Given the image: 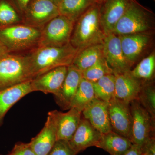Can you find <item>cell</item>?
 <instances>
[{"label":"cell","mask_w":155,"mask_h":155,"mask_svg":"<svg viewBox=\"0 0 155 155\" xmlns=\"http://www.w3.org/2000/svg\"><path fill=\"white\" fill-rule=\"evenodd\" d=\"M69 144V141L58 140L48 155H76Z\"/></svg>","instance_id":"cell-30"},{"label":"cell","mask_w":155,"mask_h":155,"mask_svg":"<svg viewBox=\"0 0 155 155\" xmlns=\"http://www.w3.org/2000/svg\"><path fill=\"white\" fill-rule=\"evenodd\" d=\"M132 0H105L100 5L101 22L106 35L112 33L116 23L127 11Z\"/></svg>","instance_id":"cell-14"},{"label":"cell","mask_w":155,"mask_h":155,"mask_svg":"<svg viewBox=\"0 0 155 155\" xmlns=\"http://www.w3.org/2000/svg\"><path fill=\"white\" fill-rule=\"evenodd\" d=\"M110 74H114V71L104 57L82 72V78L92 83Z\"/></svg>","instance_id":"cell-28"},{"label":"cell","mask_w":155,"mask_h":155,"mask_svg":"<svg viewBox=\"0 0 155 155\" xmlns=\"http://www.w3.org/2000/svg\"><path fill=\"white\" fill-rule=\"evenodd\" d=\"M82 78V72L71 64L67 67V75L62 86L55 95L57 104L62 110H69Z\"/></svg>","instance_id":"cell-15"},{"label":"cell","mask_w":155,"mask_h":155,"mask_svg":"<svg viewBox=\"0 0 155 155\" xmlns=\"http://www.w3.org/2000/svg\"><path fill=\"white\" fill-rule=\"evenodd\" d=\"M108 112L112 130L131 141L132 120L130 104L114 97L108 103Z\"/></svg>","instance_id":"cell-9"},{"label":"cell","mask_w":155,"mask_h":155,"mask_svg":"<svg viewBox=\"0 0 155 155\" xmlns=\"http://www.w3.org/2000/svg\"><path fill=\"white\" fill-rule=\"evenodd\" d=\"M74 24L60 14L53 18L42 29L39 47H61L69 43Z\"/></svg>","instance_id":"cell-7"},{"label":"cell","mask_w":155,"mask_h":155,"mask_svg":"<svg viewBox=\"0 0 155 155\" xmlns=\"http://www.w3.org/2000/svg\"><path fill=\"white\" fill-rule=\"evenodd\" d=\"M95 97L109 103L115 97V76L114 74L105 75L92 83Z\"/></svg>","instance_id":"cell-25"},{"label":"cell","mask_w":155,"mask_h":155,"mask_svg":"<svg viewBox=\"0 0 155 155\" xmlns=\"http://www.w3.org/2000/svg\"><path fill=\"white\" fill-rule=\"evenodd\" d=\"M22 13L31 0H11Z\"/></svg>","instance_id":"cell-34"},{"label":"cell","mask_w":155,"mask_h":155,"mask_svg":"<svg viewBox=\"0 0 155 155\" xmlns=\"http://www.w3.org/2000/svg\"><path fill=\"white\" fill-rule=\"evenodd\" d=\"M130 106L132 120L131 141L143 149L150 140L154 137V119L138 100L132 101Z\"/></svg>","instance_id":"cell-6"},{"label":"cell","mask_w":155,"mask_h":155,"mask_svg":"<svg viewBox=\"0 0 155 155\" xmlns=\"http://www.w3.org/2000/svg\"><path fill=\"white\" fill-rule=\"evenodd\" d=\"M103 54L114 73L130 71L133 66L125 58L119 35L113 33L106 35L103 43Z\"/></svg>","instance_id":"cell-11"},{"label":"cell","mask_w":155,"mask_h":155,"mask_svg":"<svg viewBox=\"0 0 155 155\" xmlns=\"http://www.w3.org/2000/svg\"><path fill=\"white\" fill-rule=\"evenodd\" d=\"M104 1L105 0H93L94 3L99 4V5H101V4H102Z\"/></svg>","instance_id":"cell-36"},{"label":"cell","mask_w":155,"mask_h":155,"mask_svg":"<svg viewBox=\"0 0 155 155\" xmlns=\"http://www.w3.org/2000/svg\"><path fill=\"white\" fill-rule=\"evenodd\" d=\"M21 23L22 11L11 0H0V30Z\"/></svg>","instance_id":"cell-24"},{"label":"cell","mask_w":155,"mask_h":155,"mask_svg":"<svg viewBox=\"0 0 155 155\" xmlns=\"http://www.w3.org/2000/svg\"><path fill=\"white\" fill-rule=\"evenodd\" d=\"M81 114L102 134L112 130L107 102L95 97L84 107Z\"/></svg>","instance_id":"cell-12"},{"label":"cell","mask_w":155,"mask_h":155,"mask_svg":"<svg viewBox=\"0 0 155 155\" xmlns=\"http://www.w3.org/2000/svg\"><path fill=\"white\" fill-rule=\"evenodd\" d=\"M33 92L31 81L0 91V127L10 109L23 97Z\"/></svg>","instance_id":"cell-19"},{"label":"cell","mask_w":155,"mask_h":155,"mask_svg":"<svg viewBox=\"0 0 155 155\" xmlns=\"http://www.w3.org/2000/svg\"><path fill=\"white\" fill-rule=\"evenodd\" d=\"M155 70V53L153 52L149 55L142 59L130 72L134 77L145 81H150L153 77Z\"/></svg>","instance_id":"cell-27"},{"label":"cell","mask_w":155,"mask_h":155,"mask_svg":"<svg viewBox=\"0 0 155 155\" xmlns=\"http://www.w3.org/2000/svg\"><path fill=\"white\" fill-rule=\"evenodd\" d=\"M67 67H57L37 76L31 81L34 91H41L45 94H57L64 83Z\"/></svg>","instance_id":"cell-17"},{"label":"cell","mask_w":155,"mask_h":155,"mask_svg":"<svg viewBox=\"0 0 155 155\" xmlns=\"http://www.w3.org/2000/svg\"><path fill=\"white\" fill-rule=\"evenodd\" d=\"M59 14L58 6L51 0H31L22 12L23 23L42 29Z\"/></svg>","instance_id":"cell-8"},{"label":"cell","mask_w":155,"mask_h":155,"mask_svg":"<svg viewBox=\"0 0 155 155\" xmlns=\"http://www.w3.org/2000/svg\"><path fill=\"white\" fill-rule=\"evenodd\" d=\"M94 4L93 0H61L58 10L60 15L75 23Z\"/></svg>","instance_id":"cell-23"},{"label":"cell","mask_w":155,"mask_h":155,"mask_svg":"<svg viewBox=\"0 0 155 155\" xmlns=\"http://www.w3.org/2000/svg\"><path fill=\"white\" fill-rule=\"evenodd\" d=\"M103 57V44L93 45L79 51L72 65L82 72Z\"/></svg>","instance_id":"cell-22"},{"label":"cell","mask_w":155,"mask_h":155,"mask_svg":"<svg viewBox=\"0 0 155 155\" xmlns=\"http://www.w3.org/2000/svg\"><path fill=\"white\" fill-rule=\"evenodd\" d=\"M102 134L87 120L81 117L77 129L69 141V144L78 154L89 147H97Z\"/></svg>","instance_id":"cell-16"},{"label":"cell","mask_w":155,"mask_h":155,"mask_svg":"<svg viewBox=\"0 0 155 155\" xmlns=\"http://www.w3.org/2000/svg\"><path fill=\"white\" fill-rule=\"evenodd\" d=\"M58 112L59 111L55 110L48 113L47 119L43 128L29 142L35 155H48L58 140Z\"/></svg>","instance_id":"cell-10"},{"label":"cell","mask_w":155,"mask_h":155,"mask_svg":"<svg viewBox=\"0 0 155 155\" xmlns=\"http://www.w3.org/2000/svg\"><path fill=\"white\" fill-rule=\"evenodd\" d=\"M142 148L137 145L133 143L130 147L122 155H142Z\"/></svg>","instance_id":"cell-33"},{"label":"cell","mask_w":155,"mask_h":155,"mask_svg":"<svg viewBox=\"0 0 155 155\" xmlns=\"http://www.w3.org/2000/svg\"></svg>","instance_id":"cell-39"},{"label":"cell","mask_w":155,"mask_h":155,"mask_svg":"<svg viewBox=\"0 0 155 155\" xmlns=\"http://www.w3.org/2000/svg\"><path fill=\"white\" fill-rule=\"evenodd\" d=\"M119 36L123 54L133 65L144 54L152 40L151 32Z\"/></svg>","instance_id":"cell-13"},{"label":"cell","mask_w":155,"mask_h":155,"mask_svg":"<svg viewBox=\"0 0 155 155\" xmlns=\"http://www.w3.org/2000/svg\"><path fill=\"white\" fill-rule=\"evenodd\" d=\"M42 29L23 23L0 30V41L9 54H26L39 47Z\"/></svg>","instance_id":"cell-3"},{"label":"cell","mask_w":155,"mask_h":155,"mask_svg":"<svg viewBox=\"0 0 155 155\" xmlns=\"http://www.w3.org/2000/svg\"><path fill=\"white\" fill-rule=\"evenodd\" d=\"M32 79L27 55L9 54L0 59V91Z\"/></svg>","instance_id":"cell-5"},{"label":"cell","mask_w":155,"mask_h":155,"mask_svg":"<svg viewBox=\"0 0 155 155\" xmlns=\"http://www.w3.org/2000/svg\"><path fill=\"white\" fill-rule=\"evenodd\" d=\"M100 8V5L94 3L74 24L70 43L78 51L103 44L106 35L101 22Z\"/></svg>","instance_id":"cell-2"},{"label":"cell","mask_w":155,"mask_h":155,"mask_svg":"<svg viewBox=\"0 0 155 155\" xmlns=\"http://www.w3.org/2000/svg\"><path fill=\"white\" fill-rule=\"evenodd\" d=\"M154 25L153 12L141 5L136 0H132L112 33L122 35L151 32Z\"/></svg>","instance_id":"cell-4"},{"label":"cell","mask_w":155,"mask_h":155,"mask_svg":"<svg viewBox=\"0 0 155 155\" xmlns=\"http://www.w3.org/2000/svg\"><path fill=\"white\" fill-rule=\"evenodd\" d=\"M132 144L129 139L111 130L102 134L96 147L104 150L110 155H122Z\"/></svg>","instance_id":"cell-21"},{"label":"cell","mask_w":155,"mask_h":155,"mask_svg":"<svg viewBox=\"0 0 155 155\" xmlns=\"http://www.w3.org/2000/svg\"><path fill=\"white\" fill-rule=\"evenodd\" d=\"M154 1H155V0H154Z\"/></svg>","instance_id":"cell-38"},{"label":"cell","mask_w":155,"mask_h":155,"mask_svg":"<svg viewBox=\"0 0 155 155\" xmlns=\"http://www.w3.org/2000/svg\"><path fill=\"white\" fill-rule=\"evenodd\" d=\"M7 155H35L30 143H17L11 152Z\"/></svg>","instance_id":"cell-31"},{"label":"cell","mask_w":155,"mask_h":155,"mask_svg":"<svg viewBox=\"0 0 155 155\" xmlns=\"http://www.w3.org/2000/svg\"><path fill=\"white\" fill-rule=\"evenodd\" d=\"M78 52L69 43L61 47H39L26 54L33 79L57 67L70 66Z\"/></svg>","instance_id":"cell-1"},{"label":"cell","mask_w":155,"mask_h":155,"mask_svg":"<svg viewBox=\"0 0 155 155\" xmlns=\"http://www.w3.org/2000/svg\"><path fill=\"white\" fill-rule=\"evenodd\" d=\"M9 54L8 51L0 41V59Z\"/></svg>","instance_id":"cell-35"},{"label":"cell","mask_w":155,"mask_h":155,"mask_svg":"<svg viewBox=\"0 0 155 155\" xmlns=\"http://www.w3.org/2000/svg\"><path fill=\"white\" fill-rule=\"evenodd\" d=\"M66 113L58 112L57 139L69 141L75 134L82 117L81 112L74 108Z\"/></svg>","instance_id":"cell-20"},{"label":"cell","mask_w":155,"mask_h":155,"mask_svg":"<svg viewBox=\"0 0 155 155\" xmlns=\"http://www.w3.org/2000/svg\"><path fill=\"white\" fill-rule=\"evenodd\" d=\"M51 1L58 6L59 4L61 2V0H51Z\"/></svg>","instance_id":"cell-37"},{"label":"cell","mask_w":155,"mask_h":155,"mask_svg":"<svg viewBox=\"0 0 155 155\" xmlns=\"http://www.w3.org/2000/svg\"><path fill=\"white\" fill-rule=\"evenodd\" d=\"M137 100L146 109L153 119L155 116V89L152 84L142 83L141 90L139 94Z\"/></svg>","instance_id":"cell-29"},{"label":"cell","mask_w":155,"mask_h":155,"mask_svg":"<svg viewBox=\"0 0 155 155\" xmlns=\"http://www.w3.org/2000/svg\"><path fill=\"white\" fill-rule=\"evenodd\" d=\"M142 155H155V138L150 140L145 146L143 149Z\"/></svg>","instance_id":"cell-32"},{"label":"cell","mask_w":155,"mask_h":155,"mask_svg":"<svg viewBox=\"0 0 155 155\" xmlns=\"http://www.w3.org/2000/svg\"><path fill=\"white\" fill-rule=\"evenodd\" d=\"M130 71L114 73L115 76V97L129 104L137 99L142 84L141 81L134 77Z\"/></svg>","instance_id":"cell-18"},{"label":"cell","mask_w":155,"mask_h":155,"mask_svg":"<svg viewBox=\"0 0 155 155\" xmlns=\"http://www.w3.org/2000/svg\"><path fill=\"white\" fill-rule=\"evenodd\" d=\"M95 97L92 83L82 78L71 103V108H75L82 112L84 107Z\"/></svg>","instance_id":"cell-26"}]
</instances>
